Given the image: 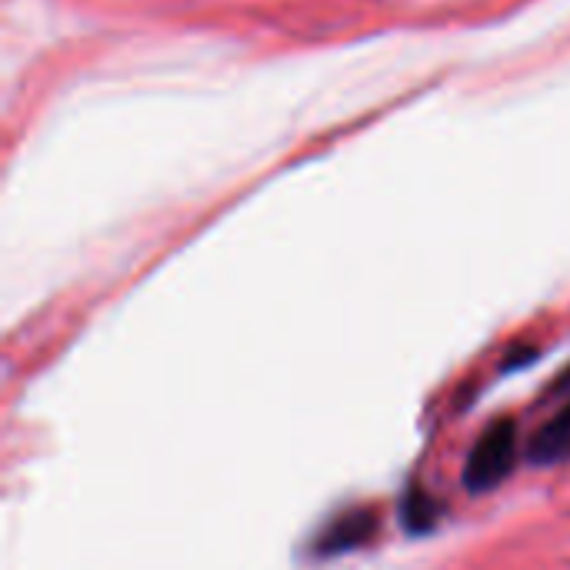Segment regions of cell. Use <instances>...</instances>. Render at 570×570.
<instances>
[{
	"mask_svg": "<svg viewBox=\"0 0 570 570\" xmlns=\"http://www.w3.org/2000/svg\"><path fill=\"white\" fill-rule=\"evenodd\" d=\"M514 461H518V424L494 421L478 438V444L471 448V454L464 461V488L474 494L494 491L514 471Z\"/></svg>",
	"mask_w": 570,
	"mask_h": 570,
	"instance_id": "obj_1",
	"label": "cell"
},
{
	"mask_svg": "<svg viewBox=\"0 0 570 570\" xmlns=\"http://www.w3.org/2000/svg\"><path fill=\"white\" fill-rule=\"evenodd\" d=\"M374 534H377V511L357 508V511L337 514V518L327 524V531L317 538V554L334 558V554H344V551H357V548H364Z\"/></svg>",
	"mask_w": 570,
	"mask_h": 570,
	"instance_id": "obj_2",
	"label": "cell"
},
{
	"mask_svg": "<svg viewBox=\"0 0 570 570\" xmlns=\"http://www.w3.org/2000/svg\"><path fill=\"white\" fill-rule=\"evenodd\" d=\"M531 458L541 464V468H551V464H564L570 461V404L564 411H558L531 441Z\"/></svg>",
	"mask_w": 570,
	"mask_h": 570,
	"instance_id": "obj_3",
	"label": "cell"
},
{
	"mask_svg": "<svg viewBox=\"0 0 570 570\" xmlns=\"http://www.w3.org/2000/svg\"><path fill=\"white\" fill-rule=\"evenodd\" d=\"M404 521H407L411 531H431L438 524V504H434V498L428 491H421V488L407 491V498H404Z\"/></svg>",
	"mask_w": 570,
	"mask_h": 570,
	"instance_id": "obj_4",
	"label": "cell"
}]
</instances>
